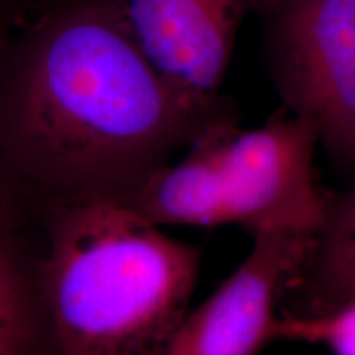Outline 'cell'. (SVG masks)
I'll return each mask as SVG.
<instances>
[{
	"label": "cell",
	"instance_id": "6da1fadb",
	"mask_svg": "<svg viewBox=\"0 0 355 355\" xmlns=\"http://www.w3.org/2000/svg\"><path fill=\"white\" fill-rule=\"evenodd\" d=\"M235 121L227 101L178 92L105 0H43L0 60V180L48 214L127 204L181 148Z\"/></svg>",
	"mask_w": 355,
	"mask_h": 355
},
{
	"label": "cell",
	"instance_id": "7a4b0ae2",
	"mask_svg": "<svg viewBox=\"0 0 355 355\" xmlns=\"http://www.w3.org/2000/svg\"><path fill=\"white\" fill-rule=\"evenodd\" d=\"M199 270L198 247L127 204L51 212L38 277L56 355H163Z\"/></svg>",
	"mask_w": 355,
	"mask_h": 355
},
{
	"label": "cell",
	"instance_id": "3957f363",
	"mask_svg": "<svg viewBox=\"0 0 355 355\" xmlns=\"http://www.w3.org/2000/svg\"><path fill=\"white\" fill-rule=\"evenodd\" d=\"M216 168L224 225L250 235H314L326 220L329 194L319 188L313 122L282 107L261 127L243 130L237 121L202 137Z\"/></svg>",
	"mask_w": 355,
	"mask_h": 355
},
{
	"label": "cell",
	"instance_id": "277c9868",
	"mask_svg": "<svg viewBox=\"0 0 355 355\" xmlns=\"http://www.w3.org/2000/svg\"><path fill=\"white\" fill-rule=\"evenodd\" d=\"M260 17L282 107L355 162V0H272Z\"/></svg>",
	"mask_w": 355,
	"mask_h": 355
},
{
	"label": "cell",
	"instance_id": "5b68a950",
	"mask_svg": "<svg viewBox=\"0 0 355 355\" xmlns=\"http://www.w3.org/2000/svg\"><path fill=\"white\" fill-rule=\"evenodd\" d=\"M141 56L181 94L220 99L235 38L272 0H105Z\"/></svg>",
	"mask_w": 355,
	"mask_h": 355
},
{
	"label": "cell",
	"instance_id": "8992f818",
	"mask_svg": "<svg viewBox=\"0 0 355 355\" xmlns=\"http://www.w3.org/2000/svg\"><path fill=\"white\" fill-rule=\"evenodd\" d=\"M232 273L188 311L163 355H257L273 343L288 283L313 235L260 232Z\"/></svg>",
	"mask_w": 355,
	"mask_h": 355
},
{
	"label": "cell",
	"instance_id": "52a82bcc",
	"mask_svg": "<svg viewBox=\"0 0 355 355\" xmlns=\"http://www.w3.org/2000/svg\"><path fill=\"white\" fill-rule=\"evenodd\" d=\"M0 199V355H56L38 277Z\"/></svg>",
	"mask_w": 355,
	"mask_h": 355
},
{
	"label": "cell",
	"instance_id": "ba28073f",
	"mask_svg": "<svg viewBox=\"0 0 355 355\" xmlns=\"http://www.w3.org/2000/svg\"><path fill=\"white\" fill-rule=\"evenodd\" d=\"M273 340L322 345L334 355H355V301L313 316L279 313Z\"/></svg>",
	"mask_w": 355,
	"mask_h": 355
},
{
	"label": "cell",
	"instance_id": "9c48e42d",
	"mask_svg": "<svg viewBox=\"0 0 355 355\" xmlns=\"http://www.w3.org/2000/svg\"><path fill=\"white\" fill-rule=\"evenodd\" d=\"M321 229L355 237V189L340 198H329L326 220Z\"/></svg>",
	"mask_w": 355,
	"mask_h": 355
},
{
	"label": "cell",
	"instance_id": "30bf717a",
	"mask_svg": "<svg viewBox=\"0 0 355 355\" xmlns=\"http://www.w3.org/2000/svg\"><path fill=\"white\" fill-rule=\"evenodd\" d=\"M25 13L24 0H0V60Z\"/></svg>",
	"mask_w": 355,
	"mask_h": 355
}]
</instances>
